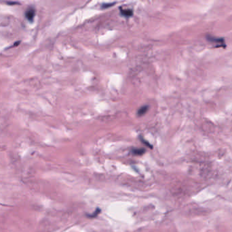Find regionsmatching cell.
I'll use <instances>...</instances> for the list:
<instances>
[{
    "mask_svg": "<svg viewBox=\"0 0 232 232\" xmlns=\"http://www.w3.org/2000/svg\"><path fill=\"white\" fill-rule=\"evenodd\" d=\"M147 109H148V107L147 106H142L141 108L139 109V110H138L137 112V114L139 116H142L147 111Z\"/></svg>",
    "mask_w": 232,
    "mask_h": 232,
    "instance_id": "277c9868",
    "label": "cell"
},
{
    "mask_svg": "<svg viewBox=\"0 0 232 232\" xmlns=\"http://www.w3.org/2000/svg\"><path fill=\"white\" fill-rule=\"evenodd\" d=\"M35 16V9L33 6L29 7L25 12V17L29 21L32 22Z\"/></svg>",
    "mask_w": 232,
    "mask_h": 232,
    "instance_id": "6da1fadb",
    "label": "cell"
},
{
    "mask_svg": "<svg viewBox=\"0 0 232 232\" xmlns=\"http://www.w3.org/2000/svg\"><path fill=\"white\" fill-rule=\"evenodd\" d=\"M208 40L210 41V42H215L217 44H220L221 46L223 45V44H225V42H224V40L223 38H214V37H212V36H210V37H208Z\"/></svg>",
    "mask_w": 232,
    "mask_h": 232,
    "instance_id": "7a4b0ae2",
    "label": "cell"
},
{
    "mask_svg": "<svg viewBox=\"0 0 232 232\" xmlns=\"http://www.w3.org/2000/svg\"><path fill=\"white\" fill-rule=\"evenodd\" d=\"M100 212H101V209H100V210H99V209H96V210H95V212H94L92 214V215H90L89 216H90V217H96V216L98 215V213Z\"/></svg>",
    "mask_w": 232,
    "mask_h": 232,
    "instance_id": "8992f818",
    "label": "cell"
},
{
    "mask_svg": "<svg viewBox=\"0 0 232 232\" xmlns=\"http://www.w3.org/2000/svg\"><path fill=\"white\" fill-rule=\"evenodd\" d=\"M132 153L134 155H141L145 153V150L143 149V148H135V149H133V150H132Z\"/></svg>",
    "mask_w": 232,
    "mask_h": 232,
    "instance_id": "5b68a950",
    "label": "cell"
},
{
    "mask_svg": "<svg viewBox=\"0 0 232 232\" xmlns=\"http://www.w3.org/2000/svg\"><path fill=\"white\" fill-rule=\"evenodd\" d=\"M121 14L122 15H124V16H125V17H130V16H132V14H133V12H132L131 10L122 9L121 10Z\"/></svg>",
    "mask_w": 232,
    "mask_h": 232,
    "instance_id": "3957f363",
    "label": "cell"
}]
</instances>
